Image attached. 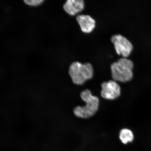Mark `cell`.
Returning <instances> with one entry per match:
<instances>
[{
  "label": "cell",
  "mask_w": 151,
  "mask_h": 151,
  "mask_svg": "<svg viewBox=\"0 0 151 151\" xmlns=\"http://www.w3.org/2000/svg\"><path fill=\"white\" fill-rule=\"evenodd\" d=\"M84 3L83 0H68L63 5L66 12L71 15H74L83 9Z\"/></svg>",
  "instance_id": "obj_7"
},
{
  "label": "cell",
  "mask_w": 151,
  "mask_h": 151,
  "mask_svg": "<svg viewBox=\"0 0 151 151\" xmlns=\"http://www.w3.org/2000/svg\"><path fill=\"white\" fill-rule=\"evenodd\" d=\"M119 138L123 143L127 144L133 141L134 139V135L131 130L124 128L120 131Z\"/></svg>",
  "instance_id": "obj_8"
},
{
  "label": "cell",
  "mask_w": 151,
  "mask_h": 151,
  "mask_svg": "<svg viewBox=\"0 0 151 151\" xmlns=\"http://www.w3.org/2000/svg\"><path fill=\"white\" fill-rule=\"evenodd\" d=\"M133 63L125 58H121L111 65L112 78L115 81L126 82L133 78Z\"/></svg>",
  "instance_id": "obj_2"
},
{
  "label": "cell",
  "mask_w": 151,
  "mask_h": 151,
  "mask_svg": "<svg viewBox=\"0 0 151 151\" xmlns=\"http://www.w3.org/2000/svg\"><path fill=\"white\" fill-rule=\"evenodd\" d=\"M101 94L104 99L113 100L117 99L121 94L120 87L116 81H109L102 83Z\"/></svg>",
  "instance_id": "obj_5"
},
{
  "label": "cell",
  "mask_w": 151,
  "mask_h": 151,
  "mask_svg": "<svg viewBox=\"0 0 151 151\" xmlns=\"http://www.w3.org/2000/svg\"><path fill=\"white\" fill-rule=\"evenodd\" d=\"M81 99L86 103L83 106H77L73 110L74 114L78 118L86 119L94 116L99 106V99L92 95L90 90H86L81 92Z\"/></svg>",
  "instance_id": "obj_1"
},
{
  "label": "cell",
  "mask_w": 151,
  "mask_h": 151,
  "mask_svg": "<svg viewBox=\"0 0 151 151\" xmlns=\"http://www.w3.org/2000/svg\"><path fill=\"white\" fill-rule=\"evenodd\" d=\"M42 0H28L24 1L26 4L32 6H37L41 4L43 2Z\"/></svg>",
  "instance_id": "obj_9"
},
{
  "label": "cell",
  "mask_w": 151,
  "mask_h": 151,
  "mask_svg": "<svg viewBox=\"0 0 151 151\" xmlns=\"http://www.w3.org/2000/svg\"><path fill=\"white\" fill-rule=\"evenodd\" d=\"M111 39L118 54L126 58L131 54L133 45L126 37L120 35H116L112 36Z\"/></svg>",
  "instance_id": "obj_4"
},
{
  "label": "cell",
  "mask_w": 151,
  "mask_h": 151,
  "mask_svg": "<svg viewBox=\"0 0 151 151\" xmlns=\"http://www.w3.org/2000/svg\"><path fill=\"white\" fill-rule=\"evenodd\" d=\"M76 19L81 29L84 33L90 32L95 27V21L89 15H78L76 17Z\"/></svg>",
  "instance_id": "obj_6"
},
{
  "label": "cell",
  "mask_w": 151,
  "mask_h": 151,
  "mask_svg": "<svg viewBox=\"0 0 151 151\" xmlns=\"http://www.w3.org/2000/svg\"><path fill=\"white\" fill-rule=\"evenodd\" d=\"M69 74L74 84L82 85L92 78L93 68L89 63L82 64L78 62H74L70 67Z\"/></svg>",
  "instance_id": "obj_3"
}]
</instances>
